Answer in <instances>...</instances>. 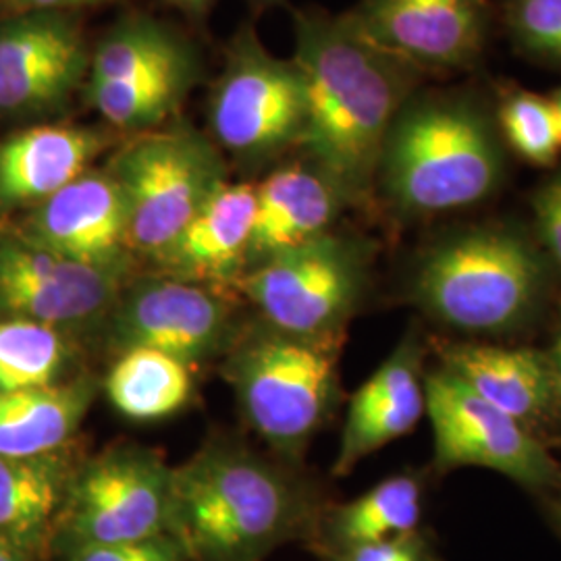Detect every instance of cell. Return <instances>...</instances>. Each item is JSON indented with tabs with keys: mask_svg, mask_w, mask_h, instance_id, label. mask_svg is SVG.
Wrapping results in <instances>:
<instances>
[{
	"mask_svg": "<svg viewBox=\"0 0 561 561\" xmlns=\"http://www.w3.org/2000/svg\"><path fill=\"white\" fill-rule=\"evenodd\" d=\"M294 36L306 99L298 144L345 198H356L379 171L391 123L428 76L366 41L347 15L298 11Z\"/></svg>",
	"mask_w": 561,
	"mask_h": 561,
	"instance_id": "cell-1",
	"label": "cell"
},
{
	"mask_svg": "<svg viewBox=\"0 0 561 561\" xmlns=\"http://www.w3.org/2000/svg\"><path fill=\"white\" fill-rule=\"evenodd\" d=\"M377 173L414 217L481 204L505 175L495 104L472 85L416 90L387 131Z\"/></svg>",
	"mask_w": 561,
	"mask_h": 561,
	"instance_id": "cell-2",
	"label": "cell"
},
{
	"mask_svg": "<svg viewBox=\"0 0 561 561\" xmlns=\"http://www.w3.org/2000/svg\"><path fill=\"white\" fill-rule=\"evenodd\" d=\"M314 520V503L287 472L231 445L173 468L171 526L187 561H262Z\"/></svg>",
	"mask_w": 561,
	"mask_h": 561,
	"instance_id": "cell-3",
	"label": "cell"
},
{
	"mask_svg": "<svg viewBox=\"0 0 561 561\" xmlns=\"http://www.w3.org/2000/svg\"><path fill=\"white\" fill-rule=\"evenodd\" d=\"M545 285V256L520 229L479 225L445 236L422 254L412 298L443 324L497 333L528 319Z\"/></svg>",
	"mask_w": 561,
	"mask_h": 561,
	"instance_id": "cell-4",
	"label": "cell"
},
{
	"mask_svg": "<svg viewBox=\"0 0 561 561\" xmlns=\"http://www.w3.org/2000/svg\"><path fill=\"white\" fill-rule=\"evenodd\" d=\"M343 333L294 337L254 333L227 362V381L248 422L283 454L298 456L331 416L340 391Z\"/></svg>",
	"mask_w": 561,
	"mask_h": 561,
	"instance_id": "cell-5",
	"label": "cell"
},
{
	"mask_svg": "<svg viewBox=\"0 0 561 561\" xmlns=\"http://www.w3.org/2000/svg\"><path fill=\"white\" fill-rule=\"evenodd\" d=\"M108 173L127 208L129 250L152 261L227 183L219 152L192 127L152 131L125 144Z\"/></svg>",
	"mask_w": 561,
	"mask_h": 561,
	"instance_id": "cell-6",
	"label": "cell"
},
{
	"mask_svg": "<svg viewBox=\"0 0 561 561\" xmlns=\"http://www.w3.org/2000/svg\"><path fill=\"white\" fill-rule=\"evenodd\" d=\"M364 283L366 256L360 243L331 231L252 266L236 280L271 329L294 337L343 333Z\"/></svg>",
	"mask_w": 561,
	"mask_h": 561,
	"instance_id": "cell-7",
	"label": "cell"
},
{
	"mask_svg": "<svg viewBox=\"0 0 561 561\" xmlns=\"http://www.w3.org/2000/svg\"><path fill=\"white\" fill-rule=\"evenodd\" d=\"M196 80L192 48L169 27L136 18L113 27L90 59L88 99L117 129H150Z\"/></svg>",
	"mask_w": 561,
	"mask_h": 561,
	"instance_id": "cell-8",
	"label": "cell"
},
{
	"mask_svg": "<svg viewBox=\"0 0 561 561\" xmlns=\"http://www.w3.org/2000/svg\"><path fill=\"white\" fill-rule=\"evenodd\" d=\"M173 468L138 445L106 449L73 477L62 510L69 547L171 535Z\"/></svg>",
	"mask_w": 561,
	"mask_h": 561,
	"instance_id": "cell-9",
	"label": "cell"
},
{
	"mask_svg": "<svg viewBox=\"0 0 561 561\" xmlns=\"http://www.w3.org/2000/svg\"><path fill=\"white\" fill-rule=\"evenodd\" d=\"M424 401L439 472L479 466L530 491L560 479L558 463L533 428L482 400L449 370L424 375Z\"/></svg>",
	"mask_w": 561,
	"mask_h": 561,
	"instance_id": "cell-10",
	"label": "cell"
},
{
	"mask_svg": "<svg viewBox=\"0 0 561 561\" xmlns=\"http://www.w3.org/2000/svg\"><path fill=\"white\" fill-rule=\"evenodd\" d=\"M306 99L294 60L266 53L252 32L229 48L210 104L213 134L236 154L264 157L300 141Z\"/></svg>",
	"mask_w": 561,
	"mask_h": 561,
	"instance_id": "cell-11",
	"label": "cell"
},
{
	"mask_svg": "<svg viewBox=\"0 0 561 561\" xmlns=\"http://www.w3.org/2000/svg\"><path fill=\"white\" fill-rule=\"evenodd\" d=\"M345 15L366 41L442 78L479 69L495 23L491 0H360Z\"/></svg>",
	"mask_w": 561,
	"mask_h": 561,
	"instance_id": "cell-12",
	"label": "cell"
},
{
	"mask_svg": "<svg viewBox=\"0 0 561 561\" xmlns=\"http://www.w3.org/2000/svg\"><path fill=\"white\" fill-rule=\"evenodd\" d=\"M108 319L119 352L148 347L192 368L215 356L231 333V306L215 287L164 273L121 291Z\"/></svg>",
	"mask_w": 561,
	"mask_h": 561,
	"instance_id": "cell-13",
	"label": "cell"
},
{
	"mask_svg": "<svg viewBox=\"0 0 561 561\" xmlns=\"http://www.w3.org/2000/svg\"><path fill=\"white\" fill-rule=\"evenodd\" d=\"M125 273L62 259L41 245L0 236V308L13 319L78 329L111 314Z\"/></svg>",
	"mask_w": 561,
	"mask_h": 561,
	"instance_id": "cell-14",
	"label": "cell"
},
{
	"mask_svg": "<svg viewBox=\"0 0 561 561\" xmlns=\"http://www.w3.org/2000/svg\"><path fill=\"white\" fill-rule=\"evenodd\" d=\"M92 55L80 27L57 11L0 27V111L34 113L59 106L85 80Z\"/></svg>",
	"mask_w": 561,
	"mask_h": 561,
	"instance_id": "cell-15",
	"label": "cell"
},
{
	"mask_svg": "<svg viewBox=\"0 0 561 561\" xmlns=\"http://www.w3.org/2000/svg\"><path fill=\"white\" fill-rule=\"evenodd\" d=\"M21 238L62 259L125 273L131 250L117 181L108 171H85L38 204Z\"/></svg>",
	"mask_w": 561,
	"mask_h": 561,
	"instance_id": "cell-16",
	"label": "cell"
},
{
	"mask_svg": "<svg viewBox=\"0 0 561 561\" xmlns=\"http://www.w3.org/2000/svg\"><path fill=\"white\" fill-rule=\"evenodd\" d=\"M424 412L422 347L416 335H408L352 396L333 472L345 477L370 454L410 435Z\"/></svg>",
	"mask_w": 561,
	"mask_h": 561,
	"instance_id": "cell-17",
	"label": "cell"
},
{
	"mask_svg": "<svg viewBox=\"0 0 561 561\" xmlns=\"http://www.w3.org/2000/svg\"><path fill=\"white\" fill-rule=\"evenodd\" d=\"M256 210V185L225 183L154 262L164 275L198 283L241 277Z\"/></svg>",
	"mask_w": 561,
	"mask_h": 561,
	"instance_id": "cell-18",
	"label": "cell"
},
{
	"mask_svg": "<svg viewBox=\"0 0 561 561\" xmlns=\"http://www.w3.org/2000/svg\"><path fill=\"white\" fill-rule=\"evenodd\" d=\"M442 368L528 428L556 414L545 352L474 341H437Z\"/></svg>",
	"mask_w": 561,
	"mask_h": 561,
	"instance_id": "cell-19",
	"label": "cell"
},
{
	"mask_svg": "<svg viewBox=\"0 0 561 561\" xmlns=\"http://www.w3.org/2000/svg\"><path fill=\"white\" fill-rule=\"evenodd\" d=\"M343 194L317 167H285L256 185L245 266H256L331 231Z\"/></svg>",
	"mask_w": 561,
	"mask_h": 561,
	"instance_id": "cell-20",
	"label": "cell"
},
{
	"mask_svg": "<svg viewBox=\"0 0 561 561\" xmlns=\"http://www.w3.org/2000/svg\"><path fill=\"white\" fill-rule=\"evenodd\" d=\"M111 144L99 129L41 125L0 144V206L42 204L88 171Z\"/></svg>",
	"mask_w": 561,
	"mask_h": 561,
	"instance_id": "cell-21",
	"label": "cell"
},
{
	"mask_svg": "<svg viewBox=\"0 0 561 561\" xmlns=\"http://www.w3.org/2000/svg\"><path fill=\"white\" fill-rule=\"evenodd\" d=\"M94 398L96 382L92 379L0 393V456L57 454L76 435Z\"/></svg>",
	"mask_w": 561,
	"mask_h": 561,
	"instance_id": "cell-22",
	"label": "cell"
},
{
	"mask_svg": "<svg viewBox=\"0 0 561 561\" xmlns=\"http://www.w3.org/2000/svg\"><path fill=\"white\" fill-rule=\"evenodd\" d=\"M73 477L57 454L0 456V539L21 551L41 545L53 522L62 516Z\"/></svg>",
	"mask_w": 561,
	"mask_h": 561,
	"instance_id": "cell-23",
	"label": "cell"
},
{
	"mask_svg": "<svg viewBox=\"0 0 561 561\" xmlns=\"http://www.w3.org/2000/svg\"><path fill=\"white\" fill-rule=\"evenodd\" d=\"M104 389L113 408L136 422L162 421L187 403L192 366L148 347L123 350L106 375Z\"/></svg>",
	"mask_w": 561,
	"mask_h": 561,
	"instance_id": "cell-24",
	"label": "cell"
},
{
	"mask_svg": "<svg viewBox=\"0 0 561 561\" xmlns=\"http://www.w3.org/2000/svg\"><path fill=\"white\" fill-rule=\"evenodd\" d=\"M421 516L422 482L414 474H396L327 512L324 541L335 556L352 547L414 533Z\"/></svg>",
	"mask_w": 561,
	"mask_h": 561,
	"instance_id": "cell-25",
	"label": "cell"
},
{
	"mask_svg": "<svg viewBox=\"0 0 561 561\" xmlns=\"http://www.w3.org/2000/svg\"><path fill=\"white\" fill-rule=\"evenodd\" d=\"M69 360L65 331L25 319L0 322V393L62 382Z\"/></svg>",
	"mask_w": 561,
	"mask_h": 561,
	"instance_id": "cell-26",
	"label": "cell"
},
{
	"mask_svg": "<svg viewBox=\"0 0 561 561\" xmlns=\"http://www.w3.org/2000/svg\"><path fill=\"white\" fill-rule=\"evenodd\" d=\"M493 104L505 148L535 167H551L558 161L561 129L549 99L518 85H505Z\"/></svg>",
	"mask_w": 561,
	"mask_h": 561,
	"instance_id": "cell-27",
	"label": "cell"
},
{
	"mask_svg": "<svg viewBox=\"0 0 561 561\" xmlns=\"http://www.w3.org/2000/svg\"><path fill=\"white\" fill-rule=\"evenodd\" d=\"M500 21L522 59L561 71V0H500Z\"/></svg>",
	"mask_w": 561,
	"mask_h": 561,
	"instance_id": "cell-28",
	"label": "cell"
},
{
	"mask_svg": "<svg viewBox=\"0 0 561 561\" xmlns=\"http://www.w3.org/2000/svg\"><path fill=\"white\" fill-rule=\"evenodd\" d=\"M69 561H187L173 535L144 541L71 547Z\"/></svg>",
	"mask_w": 561,
	"mask_h": 561,
	"instance_id": "cell-29",
	"label": "cell"
},
{
	"mask_svg": "<svg viewBox=\"0 0 561 561\" xmlns=\"http://www.w3.org/2000/svg\"><path fill=\"white\" fill-rule=\"evenodd\" d=\"M335 561H442L431 541L419 533H408L385 541L368 542L335 553Z\"/></svg>",
	"mask_w": 561,
	"mask_h": 561,
	"instance_id": "cell-30",
	"label": "cell"
},
{
	"mask_svg": "<svg viewBox=\"0 0 561 561\" xmlns=\"http://www.w3.org/2000/svg\"><path fill=\"white\" fill-rule=\"evenodd\" d=\"M535 225L547 254L561 266V169L533 196Z\"/></svg>",
	"mask_w": 561,
	"mask_h": 561,
	"instance_id": "cell-31",
	"label": "cell"
},
{
	"mask_svg": "<svg viewBox=\"0 0 561 561\" xmlns=\"http://www.w3.org/2000/svg\"><path fill=\"white\" fill-rule=\"evenodd\" d=\"M545 356H547L551 385H553L556 414H561V324L560 329H558V335H556V340H553V345L545 352Z\"/></svg>",
	"mask_w": 561,
	"mask_h": 561,
	"instance_id": "cell-32",
	"label": "cell"
},
{
	"mask_svg": "<svg viewBox=\"0 0 561 561\" xmlns=\"http://www.w3.org/2000/svg\"><path fill=\"white\" fill-rule=\"evenodd\" d=\"M23 9L30 11H60L71 7H85V4H99L106 0H18Z\"/></svg>",
	"mask_w": 561,
	"mask_h": 561,
	"instance_id": "cell-33",
	"label": "cell"
},
{
	"mask_svg": "<svg viewBox=\"0 0 561 561\" xmlns=\"http://www.w3.org/2000/svg\"><path fill=\"white\" fill-rule=\"evenodd\" d=\"M171 2L178 4L180 9H183L190 15H202L210 7L213 0H171Z\"/></svg>",
	"mask_w": 561,
	"mask_h": 561,
	"instance_id": "cell-34",
	"label": "cell"
},
{
	"mask_svg": "<svg viewBox=\"0 0 561 561\" xmlns=\"http://www.w3.org/2000/svg\"><path fill=\"white\" fill-rule=\"evenodd\" d=\"M0 561H25L21 556V549H18L13 542L0 539Z\"/></svg>",
	"mask_w": 561,
	"mask_h": 561,
	"instance_id": "cell-35",
	"label": "cell"
},
{
	"mask_svg": "<svg viewBox=\"0 0 561 561\" xmlns=\"http://www.w3.org/2000/svg\"><path fill=\"white\" fill-rule=\"evenodd\" d=\"M549 101H551L553 108H556V115H558V123H560L561 129V88H558V90L549 96Z\"/></svg>",
	"mask_w": 561,
	"mask_h": 561,
	"instance_id": "cell-36",
	"label": "cell"
},
{
	"mask_svg": "<svg viewBox=\"0 0 561 561\" xmlns=\"http://www.w3.org/2000/svg\"><path fill=\"white\" fill-rule=\"evenodd\" d=\"M553 518H556L558 526L561 528V491L560 495H558V500H556V505H553Z\"/></svg>",
	"mask_w": 561,
	"mask_h": 561,
	"instance_id": "cell-37",
	"label": "cell"
}]
</instances>
